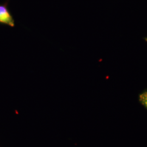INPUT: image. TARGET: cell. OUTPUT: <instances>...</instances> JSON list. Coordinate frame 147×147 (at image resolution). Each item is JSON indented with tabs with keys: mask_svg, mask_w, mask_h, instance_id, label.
Here are the masks:
<instances>
[{
	"mask_svg": "<svg viewBox=\"0 0 147 147\" xmlns=\"http://www.w3.org/2000/svg\"><path fill=\"white\" fill-rule=\"evenodd\" d=\"M146 42H147V38H146Z\"/></svg>",
	"mask_w": 147,
	"mask_h": 147,
	"instance_id": "3",
	"label": "cell"
},
{
	"mask_svg": "<svg viewBox=\"0 0 147 147\" xmlns=\"http://www.w3.org/2000/svg\"><path fill=\"white\" fill-rule=\"evenodd\" d=\"M139 101L141 104L147 109V90L139 95Z\"/></svg>",
	"mask_w": 147,
	"mask_h": 147,
	"instance_id": "2",
	"label": "cell"
},
{
	"mask_svg": "<svg viewBox=\"0 0 147 147\" xmlns=\"http://www.w3.org/2000/svg\"><path fill=\"white\" fill-rule=\"evenodd\" d=\"M0 24L14 27L15 21L7 5V3L0 5Z\"/></svg>",
	"mask_w": 147,
	"mask_h": 147,
	"instance_id": "1",
	"label": "cell"
}]
</instances>
